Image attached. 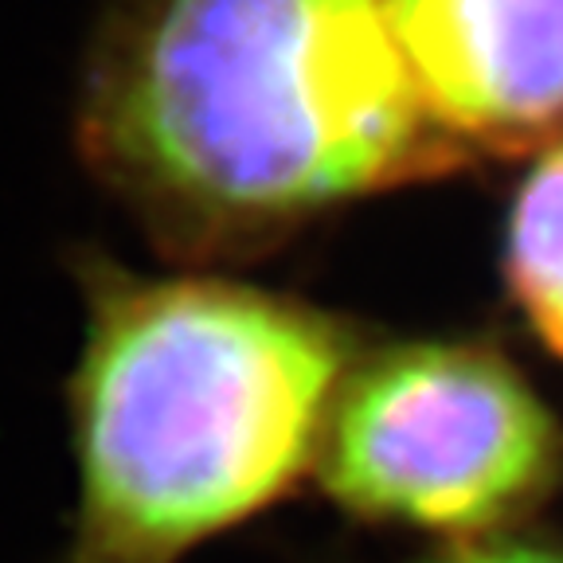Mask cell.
<instances>
[{"label": "cell", "mask_w": 563, "mask_h": 563, "mask_svg": "<svg viewBox=\"0 0 563 563\" xmlns=\"http://www.w3.org/2000/svg\"><path fill=\"white\" fill-rule=\"evenodd\" d=\"M82 282L67 387L79 497L52 563H176L298 482L325 439L344 341L243 286L110 266Z\"/></svg>", "instance_id": "cell-2"}, {"label": "cell", "mask_w": 563, "mask_h": 563, "mask_svg": "<svg viewBox=\"0 0 563 563\" xmlns=\"http://www.w3.org/2000/svg\"><path fill=\"white\" fill-rule=\"evenodd\" d=\"M560 470V431L517 368L466 344H411L336 391L321 474L391 525L477 537L525 512Z\"/></svg>", "instance_id": "cell-3"}, {"label": "cell", "mask_w": 563, "mask_h": 563, "mask_svg": "<svg viewBox=\"0 0 563 563\" xmlns=\"http://www.w3.org/2000/svg\"><path fill=\"white\" fill-rule=\"evenodd\" d=\"M434 563H563V552L537 540H474L439 555Z\"/></svg>", "instance_id": "cell-6"}, {"label": "cell", "mask_w": 563, "mask_h": 563, "mask_svg": "<svg viewBox=\"0 0 563 563\" xmlns=\"http://www.w3.org/2000/svg\"><path fill=\"white\" fill-rule=\"evenodd\" d=\"M79 141L165 235L298 220L457 153L379 0H133L90 59Z\"/></svg>", "instance_id": "cell-1"}, {"label": "cell", "mask_w": 563, "mask_h": 563, "mask_svg": "<svg viewBox=\"0 0 563 563\" xmlns=\"http://www.w3.org/2000/svg\"><path fill=\"white\" fill-rule=\"evenodd\" d=\"M422 106L485 150L563 137V0H379Z\"/></svg>", "instance_id": "cell-4"}, {"label": "cell", "mask_w": 563, "mask_h": 563, "mask_svg": "<svg viewBox=\"0 0 563 563\" xmlns=\"http://www.w3.org/2000/svg\"><path fill=\"white\" fill-rule=\"evenodd\" d=\"M509 278L532 325L563 356V145L548 153L517 200Z\"/></svg>", "instance_id": "cell-5"}]
</instances>
